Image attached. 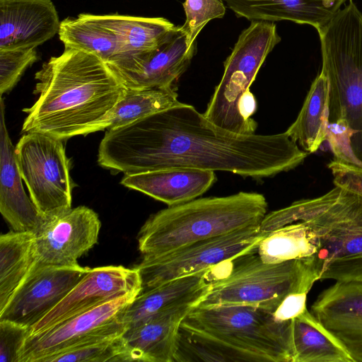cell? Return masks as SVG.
Masks as SVG:
<instances>
[{
  "mask_svg": "<svg viewBox=\"0 0 362 362\" xmlns=\"http://www.w3.org/2000/svg\"><path fill=\"white\" fill-rule=\"evenodd\" d=\"M308 154L286 132L235 134L182 103L107 130L98 162L124 175L188 168L260 179L295 168Z\"/></svg>",
  "mask_w": 362,
  "mask_h": 362,
  "instance_id": "obj_1",
  "label": "cell"
},
{
  "mask_svg": "<svg viewBox=\"0 0 362 362\" xmlns=\"http://www.w3.org/2000/svg\"><path fill=\"white\" fill-rule=\"evenodd\" d=\"M36 102L27 113L22 132H40L66 140L88 134L124 95L127 88L95 54L64 48L35 73Z\"/></svg>",
  "mask_w": 362,
  "mask_h": 362,
  "instance_id": "obj_2",
  "label": "cell"
},
{
  "mask_svg": "<svg viewBox=\"0 0 362 362\" xmlns=\"http://www.w3.org/2000/svg\"><path fill=\"white\" fill-rule=\"evenodd\" d=\"M291 322L252 306L193 307L180 323L174 362H293Z\"/></svg>",
  "mask_w": 362,
  "mask_h": 362,
  "instance_id": "obj_3",
  "label": "cell"
},
{
  "mask_svg": "<svg viewBox=\"0 0 362 362\" xmlns=\"http://www.w3.org/2000/svg\"><path fill=\"white\" fill-rule=\"evenodd\" d=\"M317 32L328 84L326 141L334 160L362 167V12L349 0Z\"/></svg>",
  "mask_w": 362,
  "mask_h": 362,
  "instance_id": "obj_4",
  "label": "cell"
},
{
  "mask_svg": "<svg viewBox=\"0 0 362 362\" xmlns=\"http://www.w3.org/2000/svg\"><path fill=\"white\" fill-rule=\"evenodd\" d=\"M296 221H305L317 239L314 264L319 281H362L361 196L335 186L267 214L260 229L269 233Z\"/></svg>",
  "mask_w": 362,
  "mask_h": 362,
  "instance_id": "obj_5",
  "label": "cell"
},
{
  "mask_svg": "<svg viewBox=\"0 0 362 362\" xmlns=\"http://www.w3.org/2000/svg\"><path fill=\"white\" fill-rule=\"evenodd\" d=\"M264 196L240 192L196 198L151 215L138 234L143 255L167 252L204 239L259 226L267 211Z\"/></svg>",
  "mask_w": 362,
  "mask_h": 362,
  "instance_id": "obj_6",
  "label": "cell"
},
{
  "mask_svg": "<svg viewBox=\"0 0 362 362\" xmlns=\"http://www.w3.org/2000/svg\"><path fill=\"white\" fill-rule=\"evenodd\" d=\"M223 276H213L195 308L246 305L274 313L293 293H308L319 281L313 259L264 262L257 250L229 262Z\"/></svg>",
  "mask_w": 362,
  "mask_h": 362,
  "instance_id": "obj_7",
  "label": "cell"
},
{
  "mask_svg": "<svg viewBox=\"0 0 362 362\" xmlns=\"http://www.w3.org/2000/svg\"><path fill=\"white\" fill-rule=\"evenodd\" d=\"M281 39L273 22L253 21L241 32L223 63L221 79L204 113L206 119L235 134H255L257 124H250L243 118L239 103Z\"/></svg>",
  "mask_w": 362,
  "mask_h": 362,
  "instance_id": "obj_8",
  "label": "cell"
},
{
  "mask_svg": "<svg viewBox=\"0 0 362 362\" xmlns=\"http://www.w3.org/2000/svg\"><path fill=\"white\" fill-rule=\"evenodd\" d=\"M64 141L25 133L15 146L18 167L32 201L46 221L71 210L73 182Z\"/></svg>",
  "mask_w": 362,
  "mask_h": 362,
  "instance_id": "obj_9",
  "label": "cell"
},
{
  "mask_svg": "<svg viewBox=\"0 0 362 362\" xmlns=\"http://www.w3.org/2000/svg\"><path fill=\"white\" fill-rule=\"evenodd\" d=\"M267 234L253 226L197 241L175 250L143 255L134 267L142 283L141 291L175 279L215 268L256 250Z\"/></svg>",
  "mask_w": 362,
  "mask_h": 362,
  "instance_id": "obj_10",
  "label": "cell"
},
{
  "mask_svg": "<svg viewBox=\"0 0 362 362\" xmlns=\"http://www.w3.org/2000/svg\"><path fill=\"white\" fill-rule=\"evenodd\" d=\"M136 297L124 296L107 301L30 335L18 362H43L71 348L122 336L127 329L122 313Z\"/></svg>",
  "mask_w": 362,
  "mask_h": 362,
  "instance_id": "obj_11",
  "label": "cell"
},
{
  "mask_svg": "<svg viewBox=\"0 0 362 362\" xmlns=\"http://www.w3.org/2000/svg\"><path fill=\"white\" fill-rule=\"evenodd\" d=\"M197 45L189 48L181 25L156 47L117 57L107 64L127 88L173 87L189 66Z\"/></svg>",
  "mask_w": 362,
  "mask_h": 362,
  "instance_id": "obj_12",
  "label": "cell"
},
{
  "mask_svg": "<svg viewBox=\"0 0 362 362\" xmlns=\"http://www.w3.org/2000/svg\"><path fill=\"white\" fill-rule=\"evenodd\" d=\"M89 269L78 264L57 266L37 262L0 311V320L32 327L69 293Z\"/></svg>",
  "mask_w": 362,
  "mask_h": 362,
  "instance_id": "obj_13",
  "label": "cell"
},
{
  "mask_svg": "<svg viewBox=\"0 0 362 362\" xmlns=\"http://www.w3.org/2000/svg\"><path fill=\"white\" fill-rule=\"evenodd\" d=\"M141 289V279L135 267L110 265L89 269L69 293L32 327L30 335L107 301L124 296H137Z\"/></svg>",
  "mask_w": 362,
  "mask_h": 362,
  "instance_id": "obj_14",
  "label": "cell"
},
{
  "mask_svg": "<svg viewBox=\"0 0 362 362\" xmlns=\"http://www.w3.org/2000/svg\"><path fill=\"white\" fill-rule=\"evenodd\" d=\"M100 227L98 215L85 206L46 221L34 233L37 262L57 266L78 264V259L98 243Z\"/></svg>",
  "mask_w": 362,
  "mask_h": 362,
  "instance_id": "obj_15",
  "label": "cell"
},
{
  "mask_svg": "<svg viewBox=\"0 0 362 362\" xmlns=\"http://www.w3.org/2000/svg\"><path fill=\"white\" fill-rule=\"evenodd\" d=\"M310 312L354 362H362V281L335 282L318 295Z\"/></svg>",
  "mask_w": 362,
  "mask_h": 362,
  "instance_id": "obj_16",
  "label": "cell"
},
{
  "mask_svg": "<svg viewBox=\"0 0 362 362\" xmlns=\"http://www.w3.org/2000/svg\"><path fill=\"white\" fill-rule=\"evenodd\" d=\"M61 22L52 0H0V50L37 47Z\"/></svg>",
  "mask_w": 362,
  "mask_h": 362,
  "instance_id": "obj_17",
  "label": "cell"
},
{
  "mask_svg": "<svg viewBox=\"0 0 362 362\" xmlns=\"http://www.w3.org/2000/svg\"><path fill=\"white\" fill-rule=\"evenodd\" d=\"M0 109V211L12 230L36 233L46 219L23 188L15 146L6 125L2 98Z\"/></svg>",
  "mask_w": 362,
  "mask_h": 362,
  "instance_id": "obj_18",
  "label": "cell"
},
{
  "mask_svg": "<svg viewBox=\"0 0 362 362\" xmlns=\"http://www.w3.org/2000/svg\"><path fill=\"white\" fill-rule=\"evenodd\" d=\"M214 269L180 277L141 291L122 313L127 329L172 310L186 305L195 306L208 290Z\"/></svg>",
  "mask_w": 362,
  "mask_h": 362,
  "instance_id": "obj_19",
  "label": "cell"
},
{
  "mask_svg": "<svg viewBox=\"0 0 362 362\" xmlns=\"http://www.w3.org/2000/svg\"><path fill=\"white\" fill-rule=\"evenodd\" d=\"M216 180L211 170L177 168L124 175L120 183L173 206L201 196Z\"/></svg>",
  "mask_w": 362,
  "mask_h": 362,
  "instance_id": "obj_20",
  "label": "cell"
},
{
  "mask_svg": "<svg viewBox=\"0 0 362 362\" xmlns=\"http://www.w3.org/2000/svg\"><path fill=\"white\" fill-rule=\"evenodd\" d=\"M348 0H223L237 17L248 21H290L317 31L328 24Z\"/></svg>",
  "mask_w": 362,
  "mask_h": 362,
  "instance_id": "obj_21",
  "label": "cell"
},
{
  "mask_svg": "<svg viewBox=\"0 0 362 362\" xmlns=\"http://www.w3.org/2000/svg\"><path fill=\"white\" fill-rule=\"evenodd\" d=\"M192 305L182 306L123 334L125 361L174 362L180 325Z\"/></svg>",
  "mask_w": 362,
  "mask_h": 362,
  "instance_id": "obj_22",
  "label": "cell"
},
{
  "mask_svg": "<svg viewBox=\"0 0 362 362\" xmlns=\"http://www.w3.org/2000/svg\"><path fill=\"white\" fill-rule=\"evenodd\" d=\"M291 344L293 362H354L308 309L292 320Z\"/></svg>",
  "mask_w": 362,
  "mask_h": 362,
  "instance_id": "obj_23",
  "label": "cell"
},
{
  "mask_svg": "<svg viewBox=\"0 0 362 362\" xmlns=\"http://www.w3.org/2000/svg\"><path fill=\"white\" fill-rule=\"evenodd\" d=\"M37 258L35 234L11 230L0 236V311L25 281Z\"/></svg>",
  "mask_w": 362,
  "mask_h": 362,
  "instance_id": "obj_24",
  "label": "cell"
},
{
  "mask_svg": "<svg viewBox=\"0 0 362 362\" xmlns=\"http://www.w3.org/2000/svg\"><path fill=\"white\" fill-rule=\"evenodd\" d=\"M328 124V84L321 71L313 81L295 122L285 132L308 153L326 141Z\"/></svg>",
  "mask_w": 362,
  "mask_h": 362,
  "instance_id": "obj_25",
  "label": "cell"
},
{
  "mask_svg": "<svg viewBox=\"0 0 362 362\" xmlns=\"http://www.w3.org/2000/svg\"><path fill=\"white\" fill-rule=\"evenodd\" d=\"M181 103L173 86L151 89L127 88L122 98L101 120L90 127L88 134L121 127Z\"/></svg>",
  "mask_w": 362,
  "mask_h": 362,
  "instance_id": "obj_26",
  "label": "cell"
},
{
  "mask_svg": "<svg viewBox=\"0 0 362 362\" xmlns=\"http://www.w3.org/2000/svg\"><path fill=\"white\" fill-rule=\"evenodd\" d=\"M59 37L64 48L81 50L98 57L106 64L121 53L120 42L114 31L95 15L81 13L61 21Z\"/></svg>",
  "mask_w": 362,
  "mask_h": 362,
  "instance_id": "obj_27",
  "label": "cell"
},
{
  "mask_svg": "<svg viewBox=\"0 0 362 362\" xmlns=\"http://www.w3.org/2000/svg\"><path fill=\"white\" fill-rule=\"evenodd\" d=\"M95 17L117 36L121 45V53L117 57L144 52L156 47L176 27L163 17L117 13L95 15Z\"/></svg>",
  "mask_w": 362,
  "mask_h": 362,
  "instance_id": "obj_28",
  "label": "cell"
},
{
  "mask_svg": "<svg viewBox=\"0 0 362 362\" xmlns=\"http://www.w3.org/2000/svg\"><path fill=\"white\" fill-rule=\"evenodd\" d=\"M317 239L304 221H296L268 233L258 243L257 253L266 263L295 259H313Z\"/></svg>",
  "mask_w": 362,
  "mask_h": 362,
  "instance_id": "obj_29",
  "label": "cell"
},
{
  "mask_svg": "<svg viewBox=\"0 0 362 362\" xmlns=\"http://www.w3.org/2000/svg\"><path fill=\"white\" fill-rule=\"evenodd\" d=\"M122 335L71 348L47 358L43 362L125 361V347Z\"/></svg>",
  "mask_w": 362,
  "mask_h": 362,
  "instance_id": "obj_30",
  "label": "cell"
},
{
  "mask_svg": "<svg viewBox=\"0 0 362 362\" xmlns=\"http://www.w3.org/2000/svg\"><path fill=\"white\" fill-rule=\"evenodd\" d=\"M223 0H185L183 8L185 21L182 29L187 46L196 45V39L204 26L211 20L222 18L226 13Z\"/></svg>",
  "mask_w": 362,
  "mask_h": 362,
  "instance_id": "obj_31",
  "label": "cell"
},
{
  "mask_svg": "<svg viewBox=\"0 0 362 362\" xmlns=\"http://www.w3.org/2000/svg\"><path fill=\"white\" fill-rule=\"evenodd\" d=\"M38 60L35 47L0 50V93L11 90L25 71Z\"/></svg>",
  "mask_w": 362,
  "mask_h": 362,
  "instance_id": "obj_32",
  "label": "cell"
},
{
  "mask_svg": "<svg viewBox=\"0 0 362 362\" xmlns=\"http://www.w3.org/2000/svg\"><path fill=\"white\" fill-rule=\"evenodd\" d=\"M32 327L8 320H0V362H18L21 349Z\"/></svg>",
  "mask_w": 362,
  "mask_h": 362,
  "instance_id": "obj_33",
  "label": "cell"
},
{
  "mask_svg": "<svg viewBox=\"0 0 362 362\" xmlns=\"http://www.w3.org/2000/svg\"><path fill=\"white\" fill-rule=\"evenodd\" d=\"M335 186L362 197V167H358L335 160L328 164Z\"/></svg>",
  "mask_w": 362,
  "mask_h": 362,
  "instance_id": "obj_34",
  "label": "cell"
},
{
  "mask_svg": "<svg viewBox=\"0 0 362 362\" xmlns=\"http://www.w3.org/2000/svg\"><path fill=\"white\" fill-rule=\"evenodd\" d=\"M307 292L288 295L273 313L281 321H289L305 312L307 308Z\"/></svg>",
  "mask_w": 362,
  "mask_h": 362,
  "instance_id": "obj_35",
  "label": "cell"
}]
</instances>
